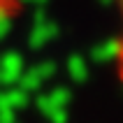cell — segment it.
Masks as SVG:
<instances>
[{"mask_svg": "<svg viewBox=\"0 0 123 123\" xmlns=\"http://www.w3.org/2000/svg\"><path fill=\"white\" fill-rule=\"evenodd\" d=\"M9 2H12V0H0V14H2V12H7Z\"/></svg>", "mask_w": 123, "mask_h": 123, "instance_id": "2", "label": "cell"}, {"mask_svg": "<svg viewBox=\"0 0 123 123\" xmlns=\"http://www.w3.org/2000/svg\"><path fill=\"white\" fill-rule=\"evenodd\" d=\"M118 7H121V37L116 44V74L123 84V0H118Z\"/></svg>", "mask_w": 123, "mask_h": 123, "instance_id": "1", "label": "cell"}]
</instances>
